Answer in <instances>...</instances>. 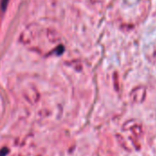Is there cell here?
Masks as SVG:
<instances>
[{
    "instance_id": "cell-1",
    "label": "cell",
    "mask_w": 156,
    "mask_h": 156,
    "mask_svg": "<svg viewBox=\"0 0 156 156\" xmlns=\"http://www.w3.org/2000/svg\"><path fill=\"white\" fill-rule=\"evenodd\" d=\"M8 1H9V0H1V8H2L3 11H5V10L6 9Z\"/></svg>"
}]
</instances>
